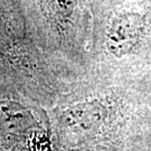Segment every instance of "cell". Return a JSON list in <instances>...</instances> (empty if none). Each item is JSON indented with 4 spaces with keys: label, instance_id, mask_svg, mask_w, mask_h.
<instances>
[{
    "label": "cell",
    "instance_id": "6da1fadb",
    "mask_svg": "<svg viewBox=\"0 0 151 151\" xmlns=\"http://www.w3.org/2000/svg\"><path fill=\"white\" fill-rule=\"evenodd\" d=\"M113 115V108L106 100L95 99L68 109L63 123L78 143H94L111 129Z\"/></svg>",
    "mask_w": 151,
    "mask_h": 151
},
{
    "label": "cell",
    "instance_id": "7a4b0ae2",
    "mask_svg": "<svg viewBox=\"0 0 151 151\" xmlns=\"http://www.w3.org/2000/svg\"><path fill=\"white\" fill-rule=\"evenodd\" d=\"M146 25V17L135 11H125L113 17L105 36L108 50L119 58L133 54L145 37Z\"/></svg>",
    "mask_w": 151,
    "mask_h": 151
},
{
    "label": "cell",
    "instance_id": "3957f363",
    "mask_svg": "<svg viewBox=\"0 0 151 151\" xmlns=\"http://www.w3.org/2000/svg\"><path fill=\"white\" fill-rule=\"evenodd\" d=\"M34 124L32 114L22 105L0 102V139L14 143V139Z\"/></svg>",
    "mask_w": 151,
    "mask_h": 151
},
{
    "label": "cell",
    "instance_id": "277c9868",
    "mask_svg": "<svg viewBox=\"0 0 151 151\" xmlns=\"http://www.w3.org/2000/svg\"><path fill=\"white\" fill-rule=\"evenodd\" d=\"M45 12L55 22H63L72 14V0H40Z\"/></svg>",
    "mask_w": 151,
    "mask_h": 151
}]
</instances>
